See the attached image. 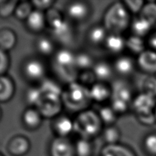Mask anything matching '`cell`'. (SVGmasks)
Here are the masks:
<instances>
[{"mask_svg":"<svg viewBox=\"0 0 156 156\" xmlns=\"http://www.w3.org/2000/svg\"><path fill=\"white\" fill-rule=\"evenodd\" d=\"M130 15L123 2H117L111 5L104 16V26L111 34L125 31L130 25Z\"/></svg>","mask_w":156,"mask_h":156,"instance_id":"cell-1","label":"cell"},{"mask_svg":"<svg viewBox=\"0 0 156 156\" xmlns=\"http://www.w3.org/2000/svg\"><path fill=\"white\" fill-rule=\"evenodd\" d=\"M91 101L89 88L77 82L68 84L62 94L63 105L73 111H85Z\"/></svg>","mask_w":156,"mask_h":156,"instance_id":"cell-2","label":"cell"},{"mask_svg":"<svg viewBox=\"0 0 156 156\" xmlns=\"http://www.w3.org/2000/svg\"><path fill=\"white\" fill-rule=\"evenodd\" d=\"M53 69L57 76L68 84L76 82L78 69L76 66V54L67 49L59 50L53 56Z\"/></svg>","mask_w":156,"mask_h":156,"instance_id":"cell-3","label":"cell"},{"mask_svg":"<svg viewBox=\"0 0 156 156\" xmlns=\"http://www.w3.org/2000/svg\"><path fill=\"white\" fill-rule=\"evenodd\" d=\"M102 122L98 114L91 110H85L78 114L74 120V131L81 138L90 140L101 132Z\"/></svg>","mask_w":156,"mask_h":156,"instance_id":"cell-4","label":"cell"},{"mask_svg":"<svg viewBox=\"0 0 156 156\" xmlns=\"http://www.w3.org/2000/svg\"><path fill=\"white\" fill-rule=\"evenodd\" d=\"M47 24L53 37L62 44H68L73 41V31L69 23L64 19L57 10L50 9L46 14Z\"/></svg>","mask_w":156,"mask_h":156,"instance_id":"cell-5","label":"cell"},{"mask_svg":"<svg viewBox=\"0 0 156 156\" xmlns=\"http://www.w3.org/2000/svg\"><path fill=\"white\" fill-rule=\"evenodd\" d=\"M111 107L117 114H124L133 102V91L127 82L115 81L111 87Z\"/></svg>","mask_w":156,"mask_h":156,"instance_id":"cell-6","label":"cell"},{"mask_svg":"<svg viewBox=\"0 0 156 156\" xmlns=\"http://www.w3.org/2000/svg\"><path fill=\"white\" fill-rule=\"evenodd\" d=\"M62 105V97L42 94V97L36 109L41 113L42 117L50 118L56 117L60 113Z\"/></svg>","mask_w":156,"mask_h":156,"instance_id":"cell-7","label":"cell"},{"mask_svg":"<svg viewBox=\"0 0 156 156\" xmlns=\"http://www.w3.org/2000/svg\"><path fill=\"white\" fill-rule=\"evenodd\" d=\"M136 116L154 113L156 107V98L144 93H140L132 102Z\"/></svg>","mask_w":156,"mask_h":156,"instance_id":"cell-8","label":"cell"},{"mask_svg":"<svg viewBox=\"0 0 156 156\" xmlns=\"http://www.w3.org/2000/svg\"><path fill=\"white\" fill-rule=\"evenodd\" d=\"M50 152V156H76L74 145L63 137H57L53 140Z\"/></svg>","mask_w":156,"mask_h":156,"instance_id":"cell-9","label":"cell"},{"mask_svg":"<svg viewBox=\"0 0 156 156\" xmlns=\"http://www.w3.org/2000/svg\"><path fill=\"white\" fill-rule=\"evenodd\" d=\"M137 65L144 73L156 75V51L149 49L140 54L137 58Z\"/></svg>","mask_w":156,"mask_h":156,"instance_id":"cell-10","label":"cell"},{"mask_svg":"<svg viewBox=\"0 0 156 156\" xmlns=\"http://www.w3.org/2000/svg\"><path fill=\"white\" fill-rule=\"evenodd\" d=\"M23 70L26 77L33 82L43 79L46 73L44 64L41 60L37 59L27 60L24 64Z\"/></svg>","mask_w":156,"mask_h":156,"instance_id":"cell-11","label":"cell"},{"mask_svg":"<svg viewBox=\"0 0 156 156\" xmlns=\"http://www.w3.org/2000/svg\"><path fill=\"white\" fill-rule=\"evenodd\" d=\"M90 7L85 2H72L66 7V13L72 20L82 21L88 16Z\"/></svg>","mask_w":156,"mask_h":156,"instance_id":"cell-12","label":"cell"},{"mask_svg":"<svg viewBox=\"0 0 156 156\" xmlns=\"http://www.w3.org/2000/svg\"><path fill=\"white\" fill-rule=\"evenodd\" d=\"M26 24L29 30L38 33L43 30L47 24L46 14L39 10H33L28 18L26 20Z\"/></svg>","mask_w":156,"mask_h":156,"instance_id":"cell-13","label":"cell"},{"mask_svg":"<svg viewBox=\"0 0 156 156\" xmlns=\"http://www.w3.org/2000/svg\"><path fill=\"white\" fill-rule=\"evenodd\" d=\"M114 67L105 61H100L94 63L91 72L94 75L95 79L99 82L105 83L107 81L111 79L114 73Z\"/></svg>","mask_w":156,"mask_h":156,"instance_id":"cell-14","label":"cell"},{"mask_svg":"<svg viewBox=\"0 0 156 156\" xmlns=\"http://www.w3.org/2000/svg\"><path fill=\"white\" fill-rule=\"evenodd\" d=\"M53 128L58 137L66 138L74 131V121L67 116H59L54 121Z\"/></svg>","mask_w":156,"mask_h":156,"instance_id":"cell-15","label":"cell"},{"mask_svg":"<svg viewBox=\"0 0 156 156\" xmlns=\"http://www.w3.org/2000/svg\"><path fill=\"white\" fill-rule=\"evenodd\" d=\"M89 94L91 101L103 102L111 98V88L104 82H96L89 88Z\"/></svg>","mask_w":156,"mask_h":156,"instance_id":"cell-16","label":"cell"},{"mask_svg":"<svg viewBox=\"0 0 156 156\" xmlns=\"http://www.w3.org/2000/svg\"><path fill=\"white\" fill-rule=\"evenodd\" d=\"M114 69L117 74L123 76H128L133 73L135 69V62L128 56H120L114 63Z\"/></svg>","mask_w":156,"mask_h":156,"instance_id":"cell-17","label":"cell"},{"mask_svg":"<svg viewBox=\"0 0 156 156\" xmlns=\"http://www.w3.org/2000/svg\"><path fill=\"white\" fill-rule=\"evenodd\" d=\"M30 144L28 140L23 136H16L9 143V152L14 156H23L28 152Z\"/></svg>","mask_w":156,"mask_h":156,"instance_id":"cell-18","label":"cell"},{"mask_svg":"<svg viewBox=\"0 0 156 156\" xmlns=\"http://www.w3.org/2000/svg\"><path fill=\"white\" fill-rule=\"evenodd\" d=\"M126 39H125L121 34H109L105 41V45L108 51L114 54H119L126 48Z\"/></svg>","mask_w":156,"mask_h":156,"instance_id":"cell-19","label":"cell"},{"mask_svg":"<svg viewBox=\"0 0 156 156\" xmlns=\"http://www.w3.org/2000/svg\"><path fill=\"white\" fill-rule=\"evenodd\" d=\"M22 120L27 129H36L42 123V115L36 108H29L24 111Z\"/></svg>","mask_w":156,"mask_h":156,"instance_id":"cell-20","label":"cell"},{"mask_svg":"<svg viewBox=\"0 0 156 156\" xmlns=\"http://www.w3.org/2000/svg\"><path fill=\"white\" fill-rule=\"evenodd\" d=\"M130 27L133 35L143 38L149 35L153 30L150 23L146 18L141 16H139L138 18L133 20L131 23Z\"/></svg>","mask_w":156,"mask_h":156,"instance_id":"cell-21","label":"cell"},{"mask_svg":"<svg viewBox=\"0 0 156 156\" xmlns=\"http://www.w3.org/2000/svg\"><path fill=\"white\" fill-rule=\"evenodd\" d=\"M109 35L105 26L96 25L91 27L88 34V41L93 45L98 46L105 44L107 37Z\"/></svg>","mask_w":156,"mask_h":156,"instance_id":"cell-22","label":"cell"},{"mask_svg":"<svg viewBox=\"0 0 156 156\" xmlns=\"http://www.w3.org/2000/svg\"><path fill=\"white\" fill-rule=\"evenodd\" d=\"M138 87L140 93L150 94L156 98V76L146 74L140 79Z\"/></svg>","mask_w":156,"mask_h":156,"instance_id":"cell-23","label":"cell"},{"mask_svg":"<svg viewBox=\"0 0 156 156\" xmlns=\"http://www.w3.org/2000/svg\"><path fill=\"white\" fill-rule=\"evenodd\" d=\"M101 156H136L126 146L120 144L107 145L102 149Z\"/></svg>","mask_w":156,"mask_h":156,"instance_id":"cell-24","label":"cell"},{"mask_svg":"<svg viewBox=\"0 0 156 156\" xmlns=\"http://www.w3.org/2000/svg\"><path fill=\"white\" fill-rule=\"evenodd\" d=\"M15 92V86L9 78L0 76V102H5L10 100Z\"/></svg>","mask_w":156,"mask_h":156,"instance_id":"cell-25","label":"cell"},{"mask_svg":"<svg viewBox=\"0 0 156 156\" xmlns=\"http://www.w3.org/2000/svg\"><path fill=\"white\" fill-rule=\"evenodd\" d=\"M16 35L9 29H4L0 31V49L4 51L9 50L16 44Z\"/></svg>","mask_w":156,"mask_h":156,"instance_id":"cell-26","label":"cell"},{"mask_svg":"<svg viewBox=\"0 0 156 156\" xmlns=\"http://www.w3.org/2000/svg\"><path fill=\"white\" fill-rule=\"evenodd\" d=\"M36 49L38 53L43 56H50L54 52V44L51 38L42 36L37 40Z\"/></svg>","mask_w":156,"mask_h":156,"instance_id":"cell-27","label":"cell"},{"mask_svg":"<svg viewBox=\"0 0 156 156\" xmlns=\"http://www.w3.org/2000/svg\"><path fill=\"white\" fill-rule=\"evenodd\" d=\"M126 47L129 51L139 56L146 50V44L143 37L132 35L126 39Z\"/></svg>","mask_w":156,"mask_h":156,"instance_id":"cell-28","label":"cell"},{"mask_svg":"<svg viewBox=\"0 0 156 156\" xmlns=\"http://www.w3.org/2000/svg\"><path fill=\"white\" fill-rule=\"evenodd\" d=\"M39 88L42 94L62 97V92H63L61 87L56 82L49 79H44Z\"/></svg>","mask_w":156,"mask_h":156,"instance_id":"cell-29","label":"cell"},{"mask_svg":"<svg viewBox=\"0 0 156 156\" xmlns=\"http://www.w3.org/2000/svg\"><path fill=\"white\" fill-rule=\"evenodd\" d=\"M94 60L91 56L85 52H80L76 54V69L82 71H88L94 66Z\"/></svg>","mask_w":156,"mask_h":156,"instance_id":"cell-30","label":"cell"},{"mask_svg":"<svg viewBox=\"0 0 156 156\" xmlns=\"http://www.w3.org/2000/svg\"><path fill=\"white\" fill-rule=\"evenodd\" d=\"M140 16L146 18L151 24L153 30H156V2H149L145 4Z\"/></svg>","mask_w":156,"mask_h":156,"instance_id":"cell-31","label":"cell"},{"mask_svg":"<svg viewBox=\"0 0 156 156\" xmlns=\"http://www.w3.org/2000/svg\"><path fill=\"white\" fill-rule=\"evenodd\" d=\"M98 115L100 117L102 123L109 126H113L114 122L117 120V114L113 110L111 106L102 107L99 110Z\"/></svg>","mask_w":156,"mask_h":156,"instance_id":"cell-32","label":"cell"},{"mask_svg":"<svg viewBox=\"0 0 156 156\" xmlns=\"http://www.w3.org/2000/svg\"><path fill=\"white\" fill-rule=\"evenodd\" d=\"M120 131L117 126H109L105 129L103 133V137L108 145L118 144L120 139Z\"/></svg>","mask_w":156,"mask_h":156,"instance_id":"cell-33","label":"cell"},{"mask_svg":"<svg viewBox=\"0 0 156 156\" xmlns=\"http://www.w3.org/2000/svg\"><path fill=\"white\" fill-rule=\"evenodd\" d=\"M76 156H91L92 154V146L89 140L80 138L75 144Z\"/></svg>","mask_w":156,"mask_h":156,"instance_id":"cell-34","label":"cell"},{"mask_svg":"<svg viewBox=\"0 0 156 156\" xmlns=\"http://www.w3.org/2000/svg\"><path fill=\"white\" fill-rule=\"evenodd\" d=\"M33 12V5L28 2L18 3L15 11V15L18 19L27 20L30 13Z\"/></svg>","mask_w":156,"mask_h":156,"instance_id":"cell-35","label":"cell"},{"mask_svg":"<svg viewBox=\"0 0 156 156\" xmlns=\"http://www.w3.org/2000/svg\"><path fill=\"white\" fill-rule=\"evenodd\" d=\"M41 97H42V93L39 87H32L26 91V101L28 105L35 107V108L39 104Z\"/></svg>","mask_w":156,"mask_h":156,"instance_id":"cell-36","label":"cell"},{"mask_svg":"<svg viewBox=\"0 0 156 156\" xmlns=\"http://www.w3.org/2000/svg\"><path fill=\"white\" fill-rule=\"evenodd\" d=\"M18 2L16 0L12 1H0V16L7 18L12 14L15 13Z\"/></svg>","mask_w":156,"mask_h":156,"instance_id":"cell-37","label":"cell"},{"mask_svg":"<svg viewBox=\"0 0 156 156\" xmlns=\"http://www.w3.org/2000/svg\"><path fill=\"white\" fill-rule=\"evenodd\" d=\"M144 149L150 156H156V133H150L145 138Z\"/></svg>","mask_w":156,"mask_h":156,"instance_id":"cell-38","label":"cell"},{"mask_svg":"<svg viewBox=\"0 0 156 156\" xmlns=\"http://www.w3.org/2000/svg\"><path fill=\"white\" fill-rule=\"evenodd\" d=\"M123 4L129 12L133 14H140L145 5V2L142 0H126Z\"/></svg>","mask_w":156,"mask_h":156,"instance_id":"cell-39","label":"cell"},{"mask_svg":"<svg viewBox=\"0 0 156 156\" xmlns=\"http://www.w3.org/2000/svg\"><path fill=\"white\" fill-rule=\"evenodd\" d=\"M54 1L53 0H34L31 2L33 7L36 8L37 10L44 12V10H50Z\"/></svg>","mask_w":156,"mask_h":156,"instance_id":"cell-40","label":"cell"},{"mask_svg":"<svg viewBox=\"0 0 156 156\" xmlns=\"http://www.w3.org/2000/svg\"><path fill=\"white\" fill-rule=\"evenodd\" d=\"M136 117L140 123L144 125H147V126H150V125H152L156 123L155 116L154 113L144 114V115L136 116Z\"/></svg>","mask_w":156,"mask_h":156,"instance_id":"cell-41","label":"cell"},{"mask_svg":"<svg viewBox=\"0 0 156 156\" xmlns=\"http://www.w3.org/2000/svg\"><path fill=\"white\" fill-rule=\"evenodd\" d=\"M9 67V58L4 50L0 49V76H2Z\"/></svg>","mask_w":156,"mask_h":156,"instance_id":"cell-42","label":"cell"},{"mask_svg":"<svg viewBox=\"0 0 156 156\" xmlns=\"http://www.w3.org/2000/svg\"><path fill=\"white\" fill-rule=\"evenodd\" d=\"M149 44L152 50L156 51V30L149 37Z\"/></svg>","mask_w":156,"mask_h":156,"instance_id":"cell-43","label":"cell"},{"mask_svg":"<svg viewBox=\"0 0 156 156\" xmlns=\"http://www.w3.org/2000/svg\"><path fill=\"white\" fill-rule=\"evenodd\" d=\"M154 114H155V119H156V107L155 108V111H154Z\"/></svg>","mask_w":156,"mask_h":156,"instance_id":"cell-44","label":"cell"},{"mask_svg":"<svg viewBox=\"0 0 156 156\" xmlns=\"http://www.w3.org/2000/svg\"><path fill=\"white\" fill-rule=\"evenodd\" d=\"M0 117H1V111H0Z\"/></svg>","mask_w":156,"mask_h":156,"instance_id":"cell-45","label":"cell"},{"mask_svg":"<svg viewBox=\"0 0 156 156\" xmlns=\"http://www.w3.org/2000/svg\"><path fill=\"white\" fill-rule=\"evenodd\" d=\"M0 156H2V155H0Z\"/></svg>","mask_w":156,"mask_h":156,"instance_id":"cell-46","label":"cell"},{"mask_svg":"<svg viewBox=\"0 0 156 156\" xmlns=\"http://www.w3.org/2000/svg\"><path fill=\"white\" fill-rule=\"evenodd\" d=\"M155 76H156V75H155Z\"/></svg>","mask_w":156,"mask_h":156,"instance_id":"cell-47","label":"cell"}]
</instances>
